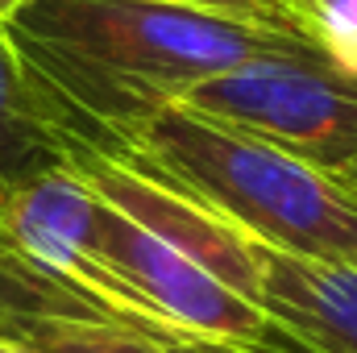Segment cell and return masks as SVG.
I'll return each instance as SVG.
<instances>
[{
    "label": "cell",
    "mask_w": 357,
    "mask_h": 353,
    "mask_svg": "<svg viewBox=\"0 0 357 353\" xmlns=\"http://www.w3.org/2000/svg\"><path fill=\"white\" fill-rule=\"evenodd\" d=\"M4 29L71 137L100 154H116L187 88L262 54L316 46L175 0H29Z\"/></svg>",
    "instance_id": "obj_1"
},
{
    "label": "cell",
    "mask_w": 357,
    "mask_h": 353,
    "mask_svg": "<svg viewBox=\"0 0 357 353\" xmlns=\"http://www.w3.org/2000/svg\"><path fill=\"white\" fill-rule=\"evenodd\" d=\"M108 158L183 187L262 246L357 266V191L262 137L167 104Z\"/></svg>",
    "instance_id": "obj_2"
},
{
    "label": "cell",
    "mask_w": 357,
    "mask_h": 353,
    "mask_svg": "<svg viewBox=\"0 0 357 353\" xmlns=\"http://www.w3.org/2000/svg\"><path fill=\"white\" fill-rule=\"evenodd\" d=\"M178 108L262 137L328 175L357 163V75L320 46L250 59L187 88Z\"/></svg>",
    "instance_id": "obj_3"
},
{
    "label": "cell",
    "mask_w": 357,
    "mask_h": 353,
    "mask_svg": "<svg viewBox=\"0 0 357 353\" xmlns=\"http://www.w3.org/2000/svg\"><path fill=\"white\" fill-rule=\"evenodd\" d=\"M71 171L88 183L96 195H104L112 208L133 216L142 229L175 246L183 258L204 266L220 287L237 291L241 299L262 308V287H258V262H254V237L216 216L208 204L187 195L183 187L150 175L142 167H129L121 158H108L100 150L75 146Z\"/></svg>",
    "instance_id": "obj_4"
},
{
    "label": "cell",
    "mask_w": 357,
    "mask_h": 353,
    "mask_svg": "<svg viewBox=\"0 0 357 353\" xmlns=\"http://www.w3.org/2000/svg\"><path fill=\"white\" fill-rule=\"evenodd\" d=\"M262 312L312 353H357V266L254 241Z\"/></svg>",
    "instance_id": "obj_5"
},
{
    "label": "cell",
    "mask_w": 357,
    "mask_h": 353,
    "mask_svg": "<svg viewBox=\"0 0 357 353\" xmlns=\"http://www.w3.org/2000/svg\"><path fill=\"white\" fill-rule=\"evenodd\" d=\"M71 125L54 96L38 84L8 29L0 25V200L33 179L71 167Z\"/></svg>",
    "instance_id": "obj_6"
},
{
    "label": "cell",
    "mask_w": 357,
    "mask_h": 353,
    "mask_svg": "<svg viewBox=\"0 0 357 353\" xmlns=\"http://www.w3.org/2000/svg\"><path fill=\"white\" fill-rule=\"evenodd\" d=\"M46 324H116L67 283L33 262L0 216V337L29 341Z\"/></svg>",
    "instance_id": "obj_7"
},
{
    "label": "cell",
    "mask_w": 357,
    "mask_h": 353,
    "mask_svg": "<svg viewBox=\"0 0 357 353\" xmlns=\"http://www.w3.org/2000/svg\"><path fill=\"white\" fill-rule=\"evenodd\" d=\"M25 345L33 353H171L158 337L129 324H46Z\"/></svg>",
    "instance_id": "obj_8"
},
{
    "label": "cell",
    "mask_w": 357,
    "mask_h": 353,
    "mask_svg": "<svg viewBox=\"0 0 357 353\" xmlns=\"http://www.w3.org/2000/svg\"><path fill=\"white\" fill-rule=\"evenodd\" d=\"M303 29L341 71L357 75V0H324Z\"/></svg>",
    "instance_id": "obj_9"
},
{
    "label": "cell",
    "mask_w": 357,
    "mask_h": 353,
    "mask_svg": "<svg viewBox=\"0 0 357 353\" xmlns=\"http://www.w3.org/2000/svg\"><path fill=\"white\" fill-rule=\"evenodd\" d=\"M175 4H191V8H208V13H225V17H241V21H254V25H266L278 33H303V25L295 21L291 4L287 0H175Z\"/></svg>",
    "instance_id": "obj_10"
},
{
    "label": "cell",
    "mask_w": 357,
    "mask_h": 353,
    "mask_svg": "<svg viewBox=\"0 0 357 353\" xmlns=\"http://www.w3.org/2000/svg\"><path fill=\"white\" fill-rule=\"evenodd\" d=\"M171 353H262L250 350V345H229V341H204V337H187V333H171V337H158Z\"/></svg>",
    "instance_id": "obj_11"
},
{
    "label": "cell",
    "mask_w": 357,
    "mask_h": 353,
    "mask_svg": "<svg viewBox=\"0 0 357 353\" xmlns=\"http://www.w3.org/2000/svg\"><path fill=\"white\" fill-rule=\"evenodd\" d=\"M262 353H312V350H303V345H299V341H295L287 329H278V337H274V341H270Z\"/></svg>",
    "instance_id": "obj_12"
},
{
    "label": "cell",
    "mask_w": 357,
    "mask_h": 353,
    "mask_svg": "<svg viewBox=\"0 0 357 353\" xmlns=\"http://www.w3.org/2000/svg\"><path fill=\"white\" fill-rule=\"evenodd\" d=\"M287 4H291V13H295V21L303 25V21H307V17H312V13H316V8H320L324 0H287ZM303 33H307V29H303Z\"/></svg>",
    "instance_id": "obj_13"
},
{
    "label": "cell",
    "mask_w": 357,
    "mask_h": 353,
    "mask_svg": "<svg viewBox=\"0 0 357 353\" xmlns=\"http://www.w3.org/2000/svg\"><path fill=\"white\" fill-rule=\"evenodd\" d=\"M25 4H29V0H0V25H8V21H13Z\"/></svg>",
    "instance_id": "obj_14"
},
{
    "label": "cell",
    "mask_w": 357,
    "mask_h": 353,
    "mask_svg": "<svg viewBox=\"0 0 357 353\" xmlns=\"http://www.w3.org/2000/svg\"><path fill=\"white\" fill-rule=\"evenodd\" d=\"M0 353H33L29 345H21V341H8V337H0Z\"/></svg>",
    "instance_id": "obj_15"
},
{
    "label": "cell",
    "mask_w": 357,
    "mask_h": 353,
    "mask_svg": "<svg viewBox=\"0 0 357 353\" xmlns=\"http://www.w3.org/2000/svg\"><path fill=\"white\" fill-rule=\"evenodd\" d=\"M341 179H345L349 187H357V163H354V167H349V171H341Z\"/></svg>",
    "instance_id": "obj_16"
},
{
    "label": "cell",
    "mask_w": 357,
    "mask_h": 353,
    "mask_svg": "<svg viewBox=\"0 0 357 353\" xmlns=\"http://www.w3.org/2000/svg\"><path fill=\"white\" fill-rule=\"evenodd\" d=\"M354 191H357V187H354Z\"/></svg>",
    "instance_id": "obj_17"
}]
</instances>
